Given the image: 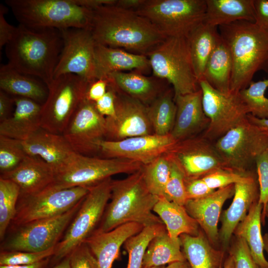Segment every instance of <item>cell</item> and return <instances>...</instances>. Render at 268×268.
<instances>
[{
  "mask_svg": "<svg viewBox=\"0 0 268 268\" xmlns=\"http://www.w3.org/2000/svg\"><path fill=\"white\" fill-rule=\"evenodd\" d=\"M232 68L230 51L221 38L206 63L202 79L215 89L228 93L231 91Z\"/></svg>",
  "mask_w": 268,
  "mask_h": 268,
  "instance_id": "obj_35",
  "label": "cell"
},
{
  "mask_svg": "<svg viewBox=\"0 0 268 268\" xmlns=\"http://www.w3.org/2000/svg\"><path fill=\"white\" fill-rule=\"evenodd\" d=\"M255 164L260 190L258 201L263 205V210L268 201V150L257 158Z\"/></svg>",
  "mask_w": 268,
  "mask_h": 268,
  "instance_id": "obj_47",
  "label": "cell"
},
{
  "mask_svg": "<svg viewBox=\"0 0 268 268\" xmlns=\"http://www.w3.org/2000/svg\"><path fill=\"white\" fill-rule=\"evenodd\" d=\"M144 227L137 223H128L107 232L95 231L84 243L95 257L98 268H112L121 246Z\"/></svg>",
  "mask_w": 268,
  "mask_h": 268,
  "instance_id": "obj_25",
  "label": "cell"
},
{
  "mask_svg": "<svg viewBox=\"0 0 268 268\" xmlns=\"http://www.w3.org/2000/svg\"><path fill=\"white\" fill-rule=\"evenodd\" d=\"M181 247L191 268H223L224 253L215 249L200 229L198 235L182 234Z\"/></svg>",
  "mask_w": 268,
  "mask_h": 268,
  "instance_id": "obj_30",
  "label": "cell"
},
{
  "mask_svg": "<svg viewBox=\"0 0 268 268\" xmlns=\"http://www.w3.org/2000/svg\"><path fill=\"white\" fill-rule=\"evenodd\" d=\"M153 212L161 220L172 239L180 241L182 234L198 235L199 225L191 217L184 206L170 201L165 197L158 198L153 208Z\"/></svg>",
  "mask_w": 268,
  "mask_h": 268,
  "instance_id": "obj_31",
  "label": "cell"
},
{
  "mask_svg": "<svg viewBox=\"0 0 268 268\" xmlns=\"http://www.w3.org/2000/svg\"><path fill=\"white\" fill-rule=\"evenodd\" d=\"M117 0H71V1L77 5L92 10L104 5L114 4L116 3Z\"/></svg>",
  "mask_w": 268,
  "mask_h": 268,
  "instance_id": "obj_55",
  "label": "cell"
},
{
  "mask_svg": "<svg viewBox=\"0 0 268 268\" xmlns=\"http://www.w3.org/2000/svg\"><path fill=\"white\" fill-rule=\"evenodd\" d=\"M173 95V89H166L147 106L148 117L154 134L167 135L173 129L176 114Z\"/></svg>",
  "mask_w": 268,
  "mask_h": 268,
  "instance_id": "obj_37",
  "label": "cell"
},
{
  "mask_svg": "<svg viewBox=\"0 0 268 268\" xmlns=\"http://www.w3.org/2000/svg\"><path fill=\"white\" fill-rule=\"evenodd\" d=\"M51 268H70L69 256L66 257Z\"/></svg>",
  "mask_w": 268,
  "mask_h": 268,
  "instance_id": "obj_60",
  "label": "cell"
},
{
  "mask_svg": "<svg viewBox=\"0 0 268 268\" xmlns=\"http://www.w3.org/2000/svg\"><path fill=\"white\" fill-rule=\"evenodd\" d=\"M146 0H117L115 4L121 8L136 11Z\"/></svg>",
  "mask_w": 268,
  "mask_h": 268,
  "instance_id": "obj_56",
  "label": "cell"
},
{
  "mask_svg": "<svg viewBox=\"0 0 268 268\" xmlns=\"http://www.w3.org/2000/svg\"><path fill=\"white\" fill-rule=\"evenodd\" d=\"M22 142L28 155L40 157L56 173L66 167L77 154L62 134L42 128Z\"/></svg>",
  "mask_w": 268,
  "mask_h": 268,
  "instance_id": "obj_21",
  "label": "cell"
},
{
  "mask_svg": "<svg viewBox=\"0 0 268 268\" xmlns=\"http://www.w3.org/2000/svg\"><path fill=\"white\" fill-rule=\"evenodd\" d=\"M141 169L125 179L112 180L110 202L95 231L107 232L131 222L143 227L163 223L153 212L159 197L147 189Z\"/></svg>",
  "mask_w": 268,
  "mask_h": 268,
  "instance_id": "obj_4",
  "label": "cell"
},
{
  "mask_svg": "<svg viewBox=\"0 0 268 268\" xmlns=\"http://www.w3.org/2000/svg\"><path fill=\"white\" fill-rule=\"evenodd\" d=\"M214 144L227 169L246 174L257 158L268 150V133L247 119L217 139Z\"/></svg>",
  "mask_w": 268,
  "mask_h": 268,
  "instance_id": "obj_12",
  "label": "cell"
},
{
  "mask_svg": "<svg viewBox=\"0 0 268 268\" xmlns=\"http://www.w3.org/2000/svg\"><path fill=\"white\" fill-rule=\"evenodd\" d=\"M51 259V258H48L30 265L0 266V268H46L50 262Z\"/></svg>",
  "mask_w": 268,
  "mask_h": 268,
  "instance_id": "obj_57",
  "label": "cell"
},
{
  "mask_svg": "<svg viewBox=\"0 0 268 268\" xmlns=\"http://www.w3.org/2000/svg\"><path fill=\"white\" fill-rule=\"evenodd\" d=\"M27 155L21 140L0 135V174L15 169Z\"/></svg>",
  "mask_w": 268,
  "mask_h": 268,
  "instance_id": "obj_42",
  "label": "cell"
},
{
  "mask_svg": "<svg viewBox=\"0 0 268 268\" xmlns=\"http://www.w3.org/2000/svg\"><path fill=\"white\" fill-rule=\"evenodd\" d=\"M268 78L254 82L239 91L249 114L261 119H268V98L265 96Z\"/></svg>",
  "mask_w": 268,
  "mask_h": 268,
  "instance_id": "obj_41",
  "label": "cell"
},
{
  "mask_svg": "<svg viewBox=\"0 0 268 268\" xmlns=\"http://www.w3.org/2000/svg\"><path fill=\"white\" fill-rule=\"evenodd\" d=\"M110 85L144 105H150L165 90L166 81L154 75L148 76L136 70L115 72L107 77Z\"/></svg>",
  "mask_w": 268,
  "mask_h": 268,
  "instance_id": "obj_27",
  "label": "cell"
},
{
  "mask_svg": "<svg viewBox=\"0 0 268 268\" xmlns=\"http://www.w3.org/2000/svg\"><path fill=\"white\" fill-rule=\"evenodd\" d=\"M186 260L181 251L180 241L172 239L166 230L150 241L144 256L142 268L165 266Z\"/></svg>",
  "mask_w": 268,
  "mask_h": 268,
  "instance_id": "obj_36",
  "label": "cell"
},
{
  "mask_svg": "<svg viewBox=\"0 0 268 268\" xmlns=\"http://www.w3.org/2000/svg\"><path fill=\"white\" fill-rule=\"evenodd\" d=\"M89 83L74 74L60 75L47 86L48 93L41 109V128L62 134L77 108L85 98Z\"/></svg>",
  "mask_w": 268,
  "mask_h": 268,
  "instance_id": "obj_9",
  "label": "cell"
},
{
  "mask_svg": "<svg viewBox=\"0 0 268 268\" xmlns=\"http://www.w3.org/2000/svg\"><path fill=\"white\" fill-rule=\"evenodd\" d=\"M116 113L106 117L105 139L118 141L153 134L147 106L125 94L117 91Z\"/></svg>",
  "mask_w": 268,
  "mask_h": 268,
  "instance_id": "obj_19",
  "label": "cell"
},
{
  "mask_svg": "<svg viewBox=\"0 0 268 268\" xmlns=\"http://www.w3.org/2000/svg\"><path fill=\"white\" fill-rule=\"evenodd\" d=\"M14 99L13 112L0 122V135L23 141L41 128L42 105L29 98Z\"/></svg>",
  "mask_w": 268,
  "mask_h": 268,
  "instance_id": "obj_26",
  "label": "cell"
},
{
  "mask_svg": "<svg viewBox=\"0 0 268 268\" xmlns=\"http://www.w3.org/2000/svg\"><path fill=\"white\" fill-rule=\"evenodd\" d=\"M234 193V184L215 190L204 197L188 200L184 206L212 245L219 241L218 223L223 205Z\"/></svg>",
  "mask_w": 268,
  "mask_h": 268,
  "instance_id": "obj_22",
  "label": "cell"
},
{
  "mask_svg": "<svg viewBox=\"0 0 268 268\" xmlns=\"http://www.w3.org/2000/svg\"><path fill=\"white\" fill-rule=\"evenodd\" d=\"M55 248L41 252L0 250V266L30 265L41 261L54 255Z\"/></svg>",
  "mask_w": 268,
  "mask_h": 268,
  "instance_id": "obj_44",
  "label": "cell"
},
{
  "mask_svg": "<svg viewBox=\"0 0 268 268\" xmlns=\"http://www.w3.org/2000/svg\"><path fill=\"white\" fill-rule=\"evenodd\" d=\"M218 27L202 22L187 36L194 72L199 82L202 79L206 63L221 37Z\"/></svg>",
  "mask_w": 268,
  "mask_h": 268,
  "instance_id": "obj_33",
  "label": "cell"
},
{
  "mask_svg": "<svg viewBox=\"0 0 268 268\" xmlns=\"http://www.w3.org/2000/svg\"><path fill=\"white\" fill-rule=\"evenodd\" d=\"M0 88L13 97L29 98L42 104L48 93V87L42 80L21 73L7 64L0 67Z\"/></svg>",
  "mask_w": 268,
  "mask_h": 268,
  "instance_id": "obj_29",
  "label": "cell"
},
{
  "mask_svg": "<svg viewBox=\"0 0 268 268\" xmlns=\"http://www.w3.org/2000/svg\"><path fill=\"white\" fill-rule=\"evenodd\" d=\"M176 106L175 121L170 133L177 141L183 140L205 130L209 119L203 109L202 92H195L174 96Z\"/></svg>",
  "mask_w": 268,
  "mask_h": 268,
  "instance_id": "obj_23",
  "label": "cell"
},
{
  "mask_svg": "<svg viewBox=\"0 0 268 268\" xmlns=\"http://www.w3.org/2000/svg\"><path fill=\"white\" fill-rule=\"evenodd\" d=\"M88 191L89 188L85 187L58 189L49 186L39 193L19 196L16 214L10 226L64 213L82 201Z\"/></svg>",
  "mask_w": 268,
  "mask_h": 268,
  "instance_id": "obj_14",
  "label": "cell"
},
{
  "mask_svg": "<svg viewBox=\"0 0 268 268\" xmlns=\"http://www.w3.org/2000/svg\"><path fill=\"white\" fill-rule=\"evenodd\" d=\"M206 0H146L136 11L166 37L188 35L204 21Z\"/></svg>",
  "mask_w": 268,
  "mask_h": 268,
  "instance_id": "obj_8",
  "label": "cell"
},
{
  "mask_svg": "<svg viewBox=\"0 0 268 268\" xmlns=\"http://www.w3.org/2000/svg\"><path fill=\"white\" fill-rule=\"evenodd\" d=\"M263 206L259 201L254 203L247 216L236 227L234 233L246 242L252 258L259 268H268V261L264 255V244L261 233Z\"/></svg>",
  "mask_w": 268,
  "mask_h": 268,
  "instance_id": "obj_34",
  "label": "cell"
},
{
  "mask_svg": "<svg viewBox=\"0 0 268 268\" xmlns=\"http://www.w3.org/2000/svg\"><path fill=\"white\" fill-rule=\"evenodd\" d=\"M20 196L18 186L0 177V239L2 241L16 212Z\"/></svg>",
  "mask_w": 268,
  "mask_h": 268,
  "instance_id": "obj_40",
  "label": "cell"
},
{
  "mask_svg": "<svg viewBox=\"0 0 268 268\" xmlns=\"http://www.w3.org/2000/svg\"><path fill=\"white\" fill-rule=\"evenodd\" d=\"M56 172L39 157L28 155L13 170L0 174V178L12 181L20 189V196L39 193L53 184Z\"/></svg>",
  "mask_w": 268,
  "mask_h": 268,
  "instance_id": "obj_24",
  "label": "cell"
},
{
  "mask_svg": "<svg viewBox=\"0 0 268 268\" xmlns=\"http://www.w3.org/2000/svg\"><path fill=\"white\" fill-rule=\"evenodd\" d=\"M166 230L163 223L150 225L128 239L123 245L128 254L127 268H142L144 256L150 241Z\"/></svg>",
  "mask_w": 268,
  "mask_h": 268,
  "instance_id": "obj_38",
  "label": "cell"
},
{
  "mask_svg": "<svg viewBox=\"0 0 268 268\" xmlns=\"http://www.w3.org/2000/svg\"><path fill=\"white\" fill-rule=\"evenodd\" d=\"M185 183L188 200L200 199L215 191L210 188L202 178L186 179Z\"/></svg>",
  "mask_w": 268,
  "mask_h": 268,
  "instance_id": "obj_50",
  "label": "cell"
},
{
  "mask_svg": "<svg viewBox=\"0 0 268 268\" xmlns=\"http://www.w3.org/2000/svg\"><path fill=\"white\" fill-rule=\"evenodd\" d=\"M109 86L110 82L108 77L96 79L89 83L85 94V99L95 103L105 95Z\"/></svg>",
  "mask_w": 268,
  "mask_h": 268,
  "instance_id": "obj_51",
  "label": "cell"
},
{
  "mask_svg": "<svg viewBox=\"0 0 268 268\" xmlns=\"http://www.w3.org/2000/svg\"><path fill=\"white\" fill-rule=\"evenodd\" d=\"M176 142L170 134H152L118 141L103 140L100 152L105 158H123L144 165L166 153Z\"/></svg>",
  "mask_w": 268,
  "mask_h": 268,
  "instance_id": "obj_18",
  "label": "cell"
},
{
  "mask_svg": "<svg viewBox=\"0 0 268 268\" xmlns=\"http://www.w3.org/2000/svg\"><path fill=\"white\" fill-rule=\"evenodd\" d=\"M247 119L252 124L268 133V119H259L249 114L247 115Z\"/></svg>",
  "mask_w": 268,
  "mask_h": 268,
  "instance_id": "obj_58",
  "label": "cell"
},
{
  "mask_svg": "<svg viewBox=\"0 0 268 268\" xmlns=\"http://www.w3.org/2000/svg\"><path fill=\"white\" fill-rule=\"evenodd\" d=\"M63 47L61 30L35 29L19 24L12 39L5 46L7 64L48 86L54 79Z\"/></svg>",
  "mask_w": 268,
  "mask_h": 268,
  "instance_id": "obj_2",
  "label": "cell"
},
{
  "mask_svg": "<svg viewBox=\"0 0 268 268\" xmlns=\"http://www.w3.org/2000/svg\"><path fill=\"white\" fill-rule=\"evenodd\" d=\"M169 157L170 161V174L164 197L170 201L184 206L188 200L186 189L185 176L177 164L169 156Z\"/></svg>",
  "mask_w": 268,
  "mask_h": 268,
  "instance_id": "obj_43",
  "label": "cell"
},
{
  "mask_svg": "<svg viewBox=\"0 0 268 268\" xmlns=\"http://www.w3.org/2000/svg\"><path fill=\"white\" fill-rule=\"evenodd\" d=\"M106 117L94 103L85 98L80 104L62 134L77 154L94 156L100 152V144L105 139Z\"/></svg>",
  "mask_w": 268,
  "mask_h": 268,
  "instance_id": "obj_16",
  "label": "cell"
},
{
  "mask_svg": "<svg viewBox=\"0 0 268 268\" xmlns=\"http://www.w3.org/2000/svg\"><path fill=\"white\" fill-rule=\"evenodd\" d=\"M250 172L242 174L230 170L221 169L201 178L210 188L216 190L245 180Z\"/></svg>",
  "mask_w": 268,
  "mask_h": 268,
  "instance_id": "obj_45",
  "label": "cell"
},
{
  "mask_svg": "<svg viewBox=\"0 0 268 268\" xmlns=\"http://www.w3.org/2000/svg\"><path fill=\"white\" fill-rule=\"evenodd\" d=\"M90 30L97 44L145 55L167 38L136 11L115 4L93 10Z\"/></svg>",
  "mask_w": 268,
  "mask_h": 268,
  "instance_id": "obj_1",
  "label": "cell"
},
{
  "mask_svg": "<svg viewBox=\"0 0 268 268\" xmlns=\"http://www.w3.org/2000/svg\"><path fill=\"white\" fill-rule=\"evenodd\" d=\"M254 23L260 28L268 30V0H253Z\"/></svg>",
  "mask_w": 268,
  "mask_h": 268,
  "instance_id": "obj_53",
  "label": "cell"
},
{
  "mask_svg": "<svg viewBox=\"0 0 268 268\" xmlns=\"http://www.w3.org/2000/svg\"><path fill=\"white\" fill-rule=\"evenodd\" d=\"M6 8L0 4V49L5 47L12 39L16 27L10 24L5 19Z\"/></svg>",
  "mask_w": 268,
  "mask_h": 268,
  "instance_id": "obj_52",
  "label": "cell"
},
{
  "mask_svg": "<svg viewBox=\"0 0 268 268\" xmlns=\"http://www.w3.org/2000/svg\"><path fill=\"white\" fill-rule=\"evenodd\" d=\"M83 200L62 214L11 227L10 234L2 241L0 250L41 252L56 247Z\"/></svg>",
  "mask_w": 268,
  "mask_h": 268,
  "instance_id": "obj_11",
  "label": "cell"
},
{
  "mask_svg": "<svg viewBox=\"0 0 268 268\" xmlns=\"http://www.w3.org/2000/svg\"><path fill=\"white\" fill-rule=\"evenodd\" d=\"M264 244V250H266L268 255V233H266L263 236Z\"/></svg>",
  "mask_w": 268,
  "mask_h": 268,
  "instance_id": "obj_63",
  "label": "cell"
},
{
  "mask_svg": "<svg viewBox=\"0 0 268 268\" xmlns=\"http://www.w3.org/2000/svg\"><path fill=\"white\" fill-rule=\"evenodd\" d=\"M111 178L89 188L87 194L55 248L57 264L83 243L97 229L111 197Z\"/></svg>",
  "mask_w": 268,
  "mask_h": 268,
  "instance_id": "obj_7",
  "label": "cell"
},
{
  "mask_svg": "<svg viewBox=\"0 0 268 268\" xmlns=\"http://www.w3.org/2000/svg\"><path fill=\"white\" fill-rule=\"evenodd\" d=\"M268 218V201L266 206L262 211V223L264 225L265 223V218Z\"/></svg>",
  "mask_w": 268,
  "mask_h": 268,
  "instance_id": "obj_62",
  "label": "cell"
},
{
  "mask_svg": "<svg viewBox=\"0 0 268 268\" xmlns=\"http://www.w3.org/2000/svg\"><path fill=\"white\" fill-rule=\"evenodd\" d=\"M116 90L110 85L105 95L94 103L98 112L105 117H112L115 115Z\"/></svg>",
  "mask_w": 268,
  "mask_h": 268,
  "instance_id": "obj_49",
  "label": "cell"
},
{
  "mask_svg": "<svg viewBox=\"0 0 268 268\" xmlns=\"http://www.w3.org/2000/svg\"><path fill=\"white\" fill-rule=\"evenodd\" d=\"M142 165L123 158H102L76 154L68 165L56 173L52 185L58 189L76 187L89 188L111 176L126 173L131 174L139 170Z\"/></svg>",
  "mask_w": 268,
  "mask_h": 268,
  "instance_id": "obj_10",
  "label": "cell"
},
{
  "mask_svg": "<svg viewBox=\"0 0 268 268\" xmlns=\"http://www.w3.org/2000/svg\"><path fill=\"white\" fill-rule=\"evenodd\" d=\"M223 268H234V261L230 255H229L224 261Z\"/></svg>",
  "mask_w": 268,
  "mask_h": 268,
  "instance_id": "obj_61",
  "label": "cell"
},
{
  "mask_svg": "<svg viewBox=\"0 0 268 268\" xmlns=\"http://www.w3.org/2000/svg\"><path fill=\"white\" fill-rule=\"evenodd\" d=\"M166 268H191L188 262L186 260L170 264Z\"/></svg>",
  "mask_w": 268,
  "mask_h": 268,
  "instance_id": "obj_59",
  "label": "cell"
},
{
  "mask_svg": "<svg viewBox=\"0 0 268 268\" xmlns=\"http://www.w3.org/2000/svg\"><path fill=\"white\" fill-rule=\"evenodd\" d=\"M15 105L14 97L0 90V122L8 118L12 114Z\"/></svg>",
  "mask_w": 268,
  "mask_h": 268,
  "instance_id": "obj_54",
  "label": "cell"
},
{
  "mask_svg": "<svg viewBox=\"0 0 268 268\" xmlns=\"http://www.w3.org/2000/svg\"><path fill=\"white\" fill-rule=\"evenodd\" d=\"M166 153L180 167L186 179L227 169L214 143L203 136L177 141Z\"/></svg>",
  "mask_w": 268,
  "mask_h": 268,
  "instance_id": "obj_17",
  "label": "cell"
},
{
  "mask_svg": "<svg viewBox=\"0 0 268 268\" xmlns=\"http://www.w3.org/2000/svg\"><path fill=\"white\" fill-rule=\"evenodd\" d=\"M198 82L203 111L209 121L203 137L211 141L216 140L247 120L249 113L239 92L219 91L204 79Z\"/></svg>",
  "mask_w": 268,
  "mask_h": 268,
  "instance_id": "obj_13",
  "label": "cell"
},
{
  "mask_svg": "<svg viewBox=\"0 0 268 268\" xmlns=\"http://www.w3.org/2000/svg\"><path fill=\"white\" fill-rule=\"evenodd\" d=\"M19 24L35 29H90L93 10L71 0H6Z\"/></svg>",
  "mask_w": 268,
  "mask_h": 268,
  "instance_id": "obj_5",
  "label": "cell"
},
{
  "mask_svg": "<svg viewBox=\"0 0 268 268\" xmlns=\"http://www.w3.org/2000/svg\"><path fill=\"white\" fill-rule=\"evenodd\" d=\"M242 20L254 22L253 0H206L203 22L218 27Z\"/></svg>",
  "mask_w": 268,
  "mask_h": 268,
  "instance_id": "obj_32",
  "label": "cell"
},
{
  "mask_svg": "<svg viewBox=\"0 0 268 268\" xmlns=\"http://www.w3.org/2000/svg\"><path fill=\"white\" fill-rule=\"evenodd\" d=\"M218 28L232 59L230 91L239 92L249 86L257 72L268 73V30L244 20Z\"/></svg>",
  "mask_w": 268,
  "mask_h": 268,
  "instance_id": "obj_3",
  "label": "cell"
},
{
  "mask_svg": "<svg viewBox=\"0 0 268 268\" xmlns=\"http://www.w3.org/2000/svg\"><path fill=\"white\" fill-rule=\"evenodd\" d=\"M146 56L153 75L171 84L174 96L200 89L186 37H167Z\"/></svg>",
  "mask_w": 268,
  "mask_h": 268,
  "instance_id": "obj_6",
  "label": "cell"
},
{
  "mask_svg": "<svg viewBox=\"0 0 268 268\" xmlns=\"http://www.w3.org/2000/svg\"><path fill=\"white\" fill-rule=\"evenodd\" d=\"M144 182L148 191L158 197L164 196L170 174V161L167 153L143 165Z\"/></svg>",
  "mask_w": 268,
  "mask_h": 268,
  "instance_id": "obj_39",
  "label": "cell"
},
{
  "mask_svg": "<svg viewBox=\"0 0 268 268\" xmlns=\"http://www.w3.org/2000/svg\"><path fill=\"white\" fill-rule=\"evenodd\" d=\"M95 55L97 79L106 78L115 72L136 70L144 73L151 69L145 55L96 43Z\"/></svg>",
  "mask_w": 268,
  "mask_h": 268,
  "instance_id": "obj_28",
  "label": "cell"
},
{
  "mask_svg": "<svg viewBox=\"0 0 268 268\" xmlns=\"http://www.w3.org/2000/svg\"><path fill=\"white\" fill-rule=\"evenodd\" d=\"M229 255L233 259L234 268H259L254 262L246 241L242 238L236 237Z\"/></svg>",
  "mask_w": 268,
  "mask_h": 268,
  "instance_id": "obj_46",
  "label": "cell"
},
{
  "mask_svg": "<svg viewBox=\"0 0 268 268\" xmlns=\"http://www.w3.org/2000/svg\"><path fill=\"white\" fill-rule=\"evenodd\" d=\"M233 196L231 204L220 216L219 240L224 249L228 247L238 224L247 216L252 205L259 201L260 190L257 173L250 172L245 180L235 184Z\"/></svg>",
  "mask_w": 268,
  "mask_h": 268,
  "instance_id": "obj_20",
  "label": "cell"
},
{
  "mask_svg": "<svg viewBox=\"0 0 268 268\" xmlns=\"http://www.w3.org/2000/svg\"><path fill=\"white\" fill-rule=\"evenodd\" d=\"M68 256L70 268H98L95 257L85 243L76 248Z\"/></svg>",
  "mask_w": 268,
  "mask_h": 268,
  "instance_id": "obj_48",
  "label": "cell"
},
{
  "mask_svg": "<svg viewBox=\"0 0 268 268\" xmlns=\"http://www.w3.org/2000/svg\"><path fill=\"white\" fill-rule=\"evenodd\" d=\"M63 47L54 78L65 74L77 75L90 83L97 79L96 43L89 29L62 30Z\"/></svg>",
  "mask_w": 268,
  "mask_h": 268,
  "instance_id": "obj_15",
  "label": "cell"
},
{
  "mask_svg": "<svg viewBox=\"0 0 268 268\" xmlns=\"http://www.w3.org/2000/svg\"><path fill=\"white\" fill-rule=\"evenodd\" d=\"M149 268H166L165 266H158V267H151Z\"/></svg>",
  "mask_w": 268,
  "mask_h": 268,
  "instance_id": "obj_64",
  "label": "cell"
}]
</instances>
